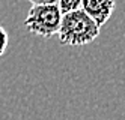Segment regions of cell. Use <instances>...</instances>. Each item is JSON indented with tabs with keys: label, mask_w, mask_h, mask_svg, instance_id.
Returning a JSON list of instances; mask_svg holds the SVG:
<instances>
[{
	"label": "cell",
	"mask_w": 125,
	"mask_h": 120,
	"mask_svg": "<svg viewBox=\"0 0 125 120\" xmlns=\"http://www.w3.org/2000/svg\"><path fill=\"white\" fill-rule=\"evenodd\" d=\"M100 27L82 9L63 14L57 30L59 42L68 47H82L94 42L100 35Z\"/></svg>",
	"instance_id": "6da1fadb"
},
{
	"label": "cell",
	"mask_w": 125,
	"mask_h": 120,
	"mask_svg": "<svg viewBox=\"0 0 125 120\" xmlns=\"http://www.w3.org/2000/svg\"><path fill=\"white\" fill-rule=\"evenodd\" d=\"M60 18L62 14L57 5H32L24 26L30 33L48 39L57 35Z\"/></svg>",
	"instance_id": "7a4b0ae2"
},
{
	"label": "cell",
	"mask_w": 125,
	"mask_h": 120,
	"mask_svg": "<svg viewBox=\"0 0 125 120\" xmlns=\"http://www.w3.org/2000/svg\"><path fill=\"white\" fill-rule=\"evenodd\" d=\"M115 6H116L115 0H82L80 9L91 20H94V23L101 29L110 20Z\"/></svg>",
	"instance_id": "3957f363"
},
{
	"label": "cell",
	"mask_w": 125,
	"mask_h": 120,
	"mask_svg": "<svg viewBox=\"0 0 125 120\" xmlns=\"http://www.w3.org/2000/svg\"><path fill=\"white\" fill-rule=\"evenodd\" d=\"M80 6H82V0H59L57 2V8L62 15L77 11V9H80Z\"/></svg>",
	"instance_id": "277c9868"
},
{
	"label": "cell",
	"mask_w": 125,
	"mask_h": 120,
	"mask_svg": "<svg viewBox=\"0 0 125 120\" xmlns=\"http://www.w3.org/2000/svg\"><path fill=\"white\" fill-rule=\"evenodd\" d=\"M8 44H9V36H8V32L3 29V27H0V57L6 53Z\"/></svg>",
	"instance_id": "5b68a950"
},
{
	"label": "cell",
	"mask_w": 125,
	"mask_h": 120,
	"mask_svg": "<svg viewBox=\"0 0 125 120\" xmlns=\"http://www.w3.org/2000/svg\"><path fill=\"white\" fill-rule=\"evenodd\" d=\"M32 5H57L59 0H29Z\"/></svg>",
	"instance_id": "8992f818"
}]
</instances>
